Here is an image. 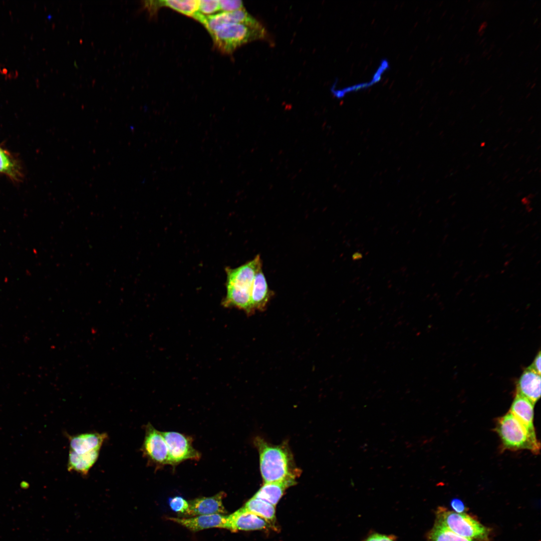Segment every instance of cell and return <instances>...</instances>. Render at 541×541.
Segmentation results:
<instances>
[{
  "label": "cell",
  "mask_w": 541,
  "mask_h": 541,
  "mask_svg": "<svg viewBox=\"0 0 541 541\" xmlns=\"http://www.w3.org/2000/svg\"><path fill=\"white\" fill-rule=\"evenodd\" d=\"M220 12H232L244 8L243 3L239 0L219 1Z\"/></svg>",
  "instance_id": "d4e9b609"
},
{
  "label": "cell",
  "mask_w": 541,
  "mask_h": 541,
  "mask_svg": "<svg viewBox=\"0 0 541 541\" xmlns=\"http://www.w3.org/2000/svg\"><path fill=\"white\" fill-rule=\"evenodd\" d=\"M291 486L283 482L264 483L253 497L265 500L276 506L287 488Z\"/></svg>",
  "instance_id": "d6986e66"
},
{
  "label": "cell",
  "mask_w": 541,
  "mask_h": 541,
  "mask_svg": "<svg viewBox=\"0 0 541 541\" xmlns=\"http://www.w3.org/2000/svg\"><path fill=\"white\" fill-rule=\"evenodd\" d=\"M435 523L462 537L479 541L489 540V529L465 512L459 513L440 506L436 512Z\"/></svg>",
  "instance_id": "277c9868"
},
{
  "label": "cell",
  "mask_w": 541,
  "mask_h": 541,
  "mask_svg": "<svg viewBox=\"0 0 541 541\" xmlns=\"http://www.w3.org/2000/svg\"><path fill=\"white\" fill-rule=\"evenodd\" d=\"M254 444L259 456L261 475L264 483L283 482L292 486L301 471L297 468L288 445L271 444L260 437Z\"/></svg>",
  "instance_id": "6da1fadb"
},
{
  "label": "cell",
  "mask_w": 541,
  "mask_h": 541,
  "mask_svg": "<svg viewBox=\"0 0 541 541\" xmlns=\"http://www.w3.org/2000/svg\"><path fill=\"white\" fill-rule=\"evenodd\" d=\"M516 394L534 405L540 397V375L528 368L525 369L517 381Z\"/></svg>",
  "instance_id": "5bb4252c"
},
{
  "label": "cell",
  "mask_w": 541,
  "mask_h": 541,
  "mask_svg": "<svg viewBox=\"0 0 541 541\" xmlns=\"http://www.w3.org/2000/svg\"><path fill=\"white\" fill-rule=\"evenodd\" d=\"M388 69V66L384 63H380V66L376 70V71L374 74L373 77L371 80L369 82H365L364 83L358 84L354 85L348 88L343 89L342 91H338L339 92L335 93L336 97H342L344 96L346 93L356 91L359 90H362L366 88L369 87L370 86L377 83L381 79L382 76L387 69Z\"/></svg>",
  "instance_id": "7402d4cb"
},
{
  "label": "cell",
  "mask_w": 541,
  "mask_h": 541,
  "mask_svg": "<svg viewBox=\"0 0 541 541\" xmlns=\"http://www.w3.org/2000/svg\"><path fill=\"white\" fill-rule=\"evenodd\" d=\"M225 493L221 491L210 497H201L188 501L189 506L184 515L195 516L211 514H223L226 511L222 500Z\"/></svg>",
  "instance_id": "30bf717a"
},
{
  "label": "cell",
  "mask_w": 541,
  "mask_h": 541,
  "mask_svg": "<svg viewBox=\"0 0 541 541\" xmlns=\"http://www.w3.org/2000/svg\"><path fill=\"white\" fill-rule=\"evenodd\" d=\"M534 404L516 394L509 412L529 432L535 433L533 425Z\"/></svg>",
  "instance_id": "2e32d148"
},
{
  "label": "cell",
  "mask_w": 541,
  "mask_h": 541,
  "mask_svg": "<svg viewBox=\"0 0 541 541\" xmlns=\"http://www.w3.org/2000/svg\"><path fill=\"white\" fill-rule=\"evenodd\" d=\"M168 519L192 531L214 527L226 529L227 522V515L219 513L200 515L192 517H170Z\"/></svg>",
  "instance_id": "8fae6325"
},
{
  "label": "cell",
  "mask_w": 541,
  "mask_h": 541,
  "mask_svg": "<svg viewBox=\"0 0 541 541\" xmlns=\"http://www.w3.org/2000/svg\"><path fill=\"white\" fill-rule=\"evenodd\" d=\"M193 19L202 24L209 34L231 24H252L257 22L248 13L244 8L234 11L220 12L210 16H205L198 13Z\"/></svg>",
  "instance_id": "ba28073f"
},
{
  "label": "cell",
  "mask_w": 541,
  "mask_h": 541,
  "mask_svg": "<svg viewBox=\"0 0 541 541\" xmlns=\"http://www.w3.org/2000/svg\"><path fill=\"white\" fill-rule=\"evenodd\" d=\"M527 368L540 375V352L539 351L534 358L532 363Z\"/></svg>",
  "instance_id": "83f0119b"
},
{
  "label": "cell",
  "mask_w": 541,
  "mask_h": 541,
  "mask_svg": "<svg viewBox=\"0 0 541 541\" xmlns=\"http://www.w3.org/2000/svg\"><path fill=\"white\" fill-rule=\"evenodd\" d=\"M362 541H397V539L394 535H386L375 532L370 534Z\"/></svg>",
  "instance_id": "484cf974"
},
{
  "label": "cell",
  "mask_w": 541,
  "mask_h": 541,
  "mask_svg": "<svg viewBox=\"0 0 541 541\" xmlns=\"http://www.w3.org/2000/svg\"><path fill=\"white\" fill-rule=\"evenodd\" d=\"M100 450L78 454L71 450L69 451L67 469L69 471H76L86 476L89 470L96 462Z\"/></svg>",
  "instance_id": "e0dca14e"
},
{
  "label": "cell",
  "mask_w": 541,
  "mask_h": 541,
  "mask_svg": "<svg viewBox=\"0 0 541 541\" xmlns=\"http://www.w3.org/2000/svg\"><path fill=\"white\" fill-rule=\"evenodd\" d=\"M199 13L205 15L210 16L220 12L218 0H199Z\"/></svg>",
  "instance_id": "603a6c76"
},
{
  "label": "cell",
  "mask_w": 541,
  "mask_h": 541,
  "mask_svg": "<svg viewBox=\"0 0 541 541\" xmlns=\"http://www.w3.org/2000/svg\"><path fill=\"white\" fill-rule=\"evenodd\" d=\"M168 502L169 506L172 510L183 514L186 511L189 506L188 501L179 496L169 498Z\"/></svg>",
  "instance_id": "cb8c5ba5"
},
{
  "label": "cell",
  "mask_w": 541,
  "mask_h": 541,
  "mask_svg": "<svg viewBox=\"0 0 541 541\" xmlns=\"http://www.w3.org/2000/svg\"><path fill=\"white\" fill-rule=\"evenodd\" d=\"M209 34L215 48L222 53L229 54L244 44L265 38L266 33L257 21L231 24Z\"/></svg>",
  "instance_id": "7a4b0ae2"
},
{
  "label": "cell",
  "mask_w": 541,
  "mask_h": 541,
  "mask_svg": "<svg viewBox=\"0 0 541 541\" xmlns=\"http://www.w3.org/2000/svg\"><path fill=\"white\" fill-rule=\"evenodd\" d=\"M262 266L260 256L257 254L252 259L238 267L225 268L226 288L250 295L255 275Z\"/></svg>",
  "instance_id": "52a82bcc"
},
{
  "label": "cell",
  "mask_w": 541,
  "mask_h": 541,
  "mask_svg": "<svg viewBox=\"0 0 541 541\" xmlns=\"http://www.w3.org/2000/svg\"><path fill=\"white\" fill-rule=\"evenodd\" d=\"M495 430L504 449H527L536 454L539 452L540 443L535 433L528 431L509 412L497 419Z\"/></svg>",
  "instance_id": "3957f363"
},
{
  "label": "cell",
  "mask_w": 541,
  "mask_h": 541,
  "mask_svg": "<svg viewBox=\"0 0 541 541\" xmlns=\"http://www.w3.org/2000/svg\"><path fill=\"white\" fill-rule=\"evenodd\" d=\"M141 5L142 9L147 10L150 17L162 7L171 9L192 18L199 13L197 0L143 1L141 2Z\"/></svg>",
  "instance_id": "7c38bea8"
},
{
  "label": "cell",
  "mask_w": 541,
  "mask_h": 541,
  "mask_svg": "<svg viewBox=\"0 0 541 541\" xmlns=\"http://www.w3.org/2000/svg\"><path fill=\"white\" fill-rule=\"evenodd\" d=\"M271 525L264 519L245 510L243 507L227 515L226 529L232 532L238 530H261Z\"/></svg>",
  "instance_id": "9c48e42d"
},
{
  "label": "cell",
  "mask_w": 541,
  "mask_h": 541,
  "mask_svg": "<svg viewBox=\"0 0 541 541\" xmlns=\"http://www.w3.org/2000/svg\"><path fill=\"white\" fill-rule=\"evenodd\" d=\"M486 26H487V23L486 22H484L483 23H482L481 25V26H480V27L479 28V31L480 30L481 31L482 29L485 28L486 27Z\"/></svg>",
  "instance_id": "f1b7e54d"
},
{
  "label": "cell",
  "mask_w": 541,
  "mask_h": 541,
  "mask_svg": "<svg viewBox=\"0 0 541 541\" xmlns=\"http://www.w3.org/2000/svg\"><path fill=\"white\" fill-rule=\"evenodd\" d=\"M144 439L141 448L149 465L156 468L168 464V449L161 432L149 422L145 426Z\"/></svg>",
  "instance_id": "8992f818"
},
{
  "label": "cell",
  "mask_w": 541,
  "mask_h": 541,
  "mask_svg": "<svg viewBox=\"0 0 541 541\" xmlns=\"http://www.w3.org/2000/svg\"><path fill=\"white\" fill-rule=\"evenodd\" d=\"M71 450L83 454L95 450H100L108 438L106 433L91 432L68 435Z\"/></svg>",
  "instance_id": "9a60e30c"
},
{
  "label": "cell",
  "mask_w": 541,
  "mask_h": 541,
  "mask_svg": "<svg viewBox=\"0 0 541 541\" xmlns=\"http://www.w3.org/2000/svg\"><path fill=\"white\" fill-rule=\"evenodd\" d=\"M0 173L5 174L13 179L21 176L20 168L12 156L0 147Z\"/></svg>",
  "instance_id": "44dd1931"
},
{
  "label": "cell",
  "mask_w": 541,
  "mask_h": 541,
  "mask_svg": "<svg viewBox=\"0 0 541 541\" xmlns=\"http://www.w3.org/2000/svg\"><path fill=\"white\" fill-rule=\"evenodd\" d=\"M245 510L264 519L271 526L276 520V506L262 499L252 497L242 507Z\"/></svg>",
  "instance_id": "ac0fdd59"
},
{
  "label": "cell",
  "mask_w": 541,
  "mask_h": 541,
  "mask_svg": "<svg viewBox=\"0 0 541 541\" xmlns=\"http://www.w3.org/2000/svg\"><path fill=\"white\" fill-rule=\"evenodd\" d=\"M427 541H479L458 535L436 523L427 533Z\"/></svg>",
  "instance_id": "ffe728a7"
},
{
  "label": "cell",
  "mask_w": 541,
  "mask_h": 541,
  "mask_svg": "<svg viewBox=\"0 0 541 541\" xmlns=\"http://www.w3.org/2000/svg\"><path fill=\"white\" fill-rule=\"evenodd\" d=\"M274 294L268 287L261 267L255 275L251 290V302L254 311H265Z\"/></svg>",
  "instance_id": "4fadbf2b"
},
{
  "label": "cell",
  "mask_w": 541,
  "mask_h": 541,
  "mask_svg": "<svg viewBox=\"0 0 541 541\" xmlns=\"http://www.w3.org/2000/svg\"><path fill=\"white\" fill-rule=\"evenodd\" d=\"M450 505L453 511L461 513H464L466 507L462 500L458 498H454L451 499Z\"/></svg>",
  "instance_id": "4316f807"
},
{
  "label": "cell",
  "mask_w": 541,
  "mask_h": 541,
  "mask_svg": "<svg viewBox=\"0 0 541 541\" xmlns=\"http://www.w3.org/2000/svg\"><path fill=\"white\" fill-rule=\"evenodd\" d=\"M161 433L168 449V465L174 467L186 460L200 459L201 454L193 447L192 437L174 431Z\"/></svg>",
  "instance_id": "5b68a950"
}]
</instances>
